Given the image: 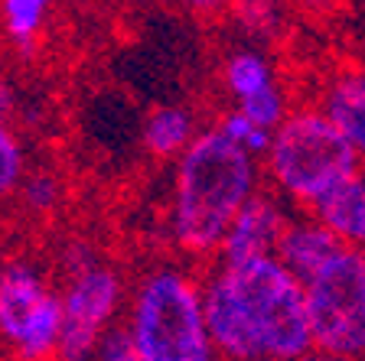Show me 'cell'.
<instances>
[{"label": "cell", "mask_w": 365, "mask_h": 361, "mask_svg": "<svg viewBox=\"0 0 365 361\" xmlns=\"http://www.w3.org/2000/svg\"><path fill=\"white\" fill-rule=\"evenodd\" d=\"M121 329L144 361H222L205 319L202 273L182 261L137 273Z\"/></svg>", "instance_id": "3957f363"}, {"label": "cell", "mask_w": 365, "mask_h": 361, "mask_svg": "<svg viewBox=\"0 0 365 361\" xmlns=\"http://www.w3.org/2000/svg\"><path fill=\"white\" fill-rule=\"evenodd\" d=\"M62 361H91L128 313V283L114 263L82 244L62 254Z\"/></svg>", "instance_id": "5b68a950"}, {"label": "cell", "mask_w": 365, "mask_h": 361, "mask_svg": "<svg viewBox=\"0 0 365 361\" xmlns=\"http://www.w3.org/2000/svg\"><path fill=\"white\" fill-rule=\"evenodd\" d=\"M30 176V159L20 134L10 127V120H0V202L20 196L23 182Z\"/></svg>", "instance_id": "2e32d148"}, {"label": "cell", "mask_w": 365, "mask_h": 361, "mask_svg": "<svg viewBox=\"0 0 365 361\" xmlns=\"http://www.w3.org/2000/svg\"><path fill=\"white\" fill-rule=\"evenodd\" d=\"M215 127H219L232 143H238L242 150H248L251 157H258V159H264L267 147H271V137H274V134H267L264 127H258V124H255L248 114L238 111V108L222 111L219 120H215Z\"/></svg>", "instance_id": "e0dca14e"}, {"label": "cell", "mask_w": 365, "mask_h": 361, "mask_svg": "<svg viewBox=\"0 0 365 361\" xmlns=\"http://www.w3.org/2000/svg\"><path fill=\"white\" fill-rule=\"evenodd\" d=\"M294 4L310 16H329L336 7H339V0H294Z\"/></svg>", "instance_id": "44dd1931"}, {"label": "cell", "mask_w": 365, "mask_h": 361, "mask_svg": "<svg viewBox=\"0 0 365 361\" xmlns=\"http://www.w3.org/2000/svg\"><path fill=\"white\" fill-rule=\"evenodd\" d=\"M215 75H219V88H222V95L232 101V108L248 105V101L261 98L264 91L281 85L277 66H274V59L258 43L232 46V49L222 56Z\"/></svg>", "instance_id": "7c38bea8"}, {"label": "cell", "mask_w": 365, "mask_h": 361, "mask_svg": "<svg viewBox=\"0 0 365 361\" xmlns=\"http://www.w3.org/2000/svg\"><path fill=\"white\" fill-rule=\"evenodd\" d=\"M20 202L30 215H43V219L53 215L62 202L59 176L49 173V169H30V176H26V182H23V189H20Z\"/></svg>", "instance_id": "ac0fdd59"}, {"label": "cell", "mask_w": 365, "mask_h": 361, "mask_svg": "<svg viewBox=\"0 0 365 361\" xmlns=\"http://www.w3.org/2000/svg\"><path fill=\"white\" fill-rule=\"evenodd\" d=\"M232 20L235 26L248 36V43H261L271 39L284 23L281 0H232Z\"/></svg>", "instance_id": "9a60e30c"}, {"label": "cell", "mask_w": 365, "mask_h": 361, "mask_svg": "<svg viewBox=\"0 0 365 361\" xmlns=\"http://www.w3.org/2000/svg\"><path fill=\"white\" fill-rule=\"evenodd\" d=\"M261 159L232 143L219 127H205L170 169L167 234L192 261L219 257L235 215L261 192Z\"/></svg>", "instance_id": "7a4b0ae2"}, {"label": "cell", "mask_w": 365, "mask_h": 361, "mask_svg": "<svg viewBox=\"0 0 365 361\" xmlns=\"http://www.w3.org/2000/svg\"><path fill=\"white\" fill-rule=\"evenodd\" d=\"M180 4L199 20H215V16L232 10V0H180Z\"/></svg>", "instance_id": "ffe728a7"}, {"label": "cell", "mask_w": 365, "mask_h": 361, "mask_svg": "<svg viewBox=\"0 0 365 361\" xmlns=\"http://www.w3.org/2000/svg\"><path fill=\"white\" fill-rule=\"evenodd\" d=\"M313 348L342 361L365 358V251L342 248L304 283Z\"/></svg>", "instance_id": "52a82bcc"}, {"label": "cell", "mask_w": 365, "mask_h": 361, "mask_svg": "<svg viewBox=\"0 0 365 361\" xmlns=\"http://www.w3.org/2000/svg\"><path fill=\"white\" fill-rule=\"evenodd\" d=\"M317 108L339 127L365 166V62L333 72L319 85Z\"/></svg>", "instance_id": "9c48e42d"}, {"label": "cell", "mask_w": 365, "mask_h": 361, "mask_svg": "<svg viewBox=\"0 0 365 361\" xmlns=\"http://www.w3.org/2000/svg\"><path fill=\"white\" fill-rule=\"evenodd\" d=\"M0 355L10 361H62L59 286L26 257L0 263Z\"/></svg>", "instance_id": "8992f818"}, {"label": "cell", "mask_w": 365, "mask_h": 361, "mask_svg": "<svg viewBox=\"0 0 365 361\" xmlns=\"http://www.w3.org/2000/svg\"><path fill=\"white\" fill-rule=\"evenodd\" d=\"M14 108H16L14 91H10V85H7V82H0V120H10Z\"/></svg>", "instance_id": "7402d4cb"}, {"label": "cell", "mask_w": 365, "mask_h": 361, "mask_svg": "<svg viewBox=\"0 0 365 361\" xmlns=\"http://www.w3.org/2000/svg\"><path fill=\"white\" fill-rule=\"evenodd\" d=\"M202 124H199L196 111L190 105H180V101H170V105H153L150 111L140 117V150L150 159L160 163H176L182 153L190 150L196 137L202 134Z\"/></svg>", "instance_id": "30bf717a"}, {"label": "cell", "mask_w": 365, "mask_h": 361, "mask_svg": "<svg viewBox=\"0 0 365 361\" xmlns=\"http://www.w3.org/2000/svg\"><path fill=\"white\" fill-rule=\"evenodd\" d=\"M313 215L339 238L342 248L365 251V166L342 182L327 202H319Z\"/></svg>", "instance_id": "4fadbf2b"}, {"label": "cell", "mask_w": 365, "mask_h": 361, "mask_svg": "<svg viewBox=\"0 0 365 361\" xmlns=\"http://www.w3.org/2000/svg\"><path fill=\"white\" fill-rule=\"evenodd\" d=\"M205 319L222 361H297L313 352L307 290L277 257L202 273Z\"/></svg>", "instance_id": "6da1fadb"}, {"label": "cell", "mask_w": 365, "mask_h": 361, "mask_svg": "<svg viewBox=\"0 0 365 361\" xmlns=\"http://www.w3.org/2000/svg\"><path fill=\"white\" fill-rule=\"evenodd\" d=\"M0 361H10V358H7V355H0Z\"/></svg>", "instance_id": "cb8c5ba5"}, {"label": "cell", "mask_w": 365, "mask_h": 361, "mask_svg": "<svg viewBox=\"0 0 365 361\" xmlns=\"http://www.w3.org/2000/svg\"><path fill=\"white\" fill-rule=\"evenodd\" d=\"M264 182L274 196L304 211H317L342 182L362 169V159L317 105L294 108L274 130L264 159Z\"/></svg>", "instance_id": "277c9868"}, {"label": "cell", "mask_w": 365, "mask_h": 361, "mask_svg": "<svg viewBox=\"0 0 365 361\" xmlns=\"http://www.w3.org/2000/svg\"><path fill=\"white\" fill-rule=\"evenodd\" d=\"M362 361H365V358H362Z\"/></svg>", "instance_id": "d4e9b609"}, {"label": "cell", "mask_w": 365, "mask_h": 361, "mask_svg": "<svg viewBox=\"0 0 365 361\" xmlns=\"http://www.w3.org/2000/svg\"><path fill=\"white\" fill-rule=\"evenodd\" d=\"M59 0H0V36L20 56H33L53 26Z\"/></svg>", "instance_id": "5bb4252c"}, {"label": "cell", "mask_w": 365, "mask_h": 361, "mask_svg": "<svg viewBox=\"0 0 365 361\" xmlns=\"http://www.w3.org/2000/svg\"><path fill=\"white\" fill-rule=\"evenodd\" d=\"M91 361H144V358L137 355L134 342L128 339V332H124V329H114L111 335L101 342V348L95 352V358H91Z\"/></svg>", "instance_id": "d6986e66"}, {"label": "cell", "mask_w": 365, "mask_h": 361, "mask_svg": "<svg viewBox=\"0 0 365 361\" xmlns=\"http://www.w3.org/2000/svg\"><path fill=\"white\" fill-rule=\"evenodd\" d=\"M290 219H294L290 205L281 196H274L271 189H261L258 196L235 215L215 261L251 263L264 261V257H277V248H281V238L287 231Z\"/></svg>", "instance_id": "ba28073f"}, {"label": "cell", "mask_w": 365, "mask_h": 361, "mask_svg": "<svg viewBox=\"0 0 365 361\" xmlns=\"http://www.w3.org/2000/svg\"><path fill=\"white\" fill-rule=\"evenodd\" d=\"M297 361H342V358H336V355H327V352H317V348H313V352H307L304 358H297Z\"/></svg>", "instance_id": "603a6c76"}, {"label": "cell", "mask_w": 365, "mask_h": 361, "mask_svg": "<svg viewBox=\"0 0 365 361\" xmlns=\"http://www.w3.org/2000/svg\"><path fill=\"white\" fill-rule=\"evenodd\" d=\"M339 251H342L339 238H336L313 211H304V215H294V219H290L287 231H284V238H281V248H277V261H281L300 283H307V280L317 277Z\"/></svg>", "instance_id": "8fae6325"}]
</instances>
